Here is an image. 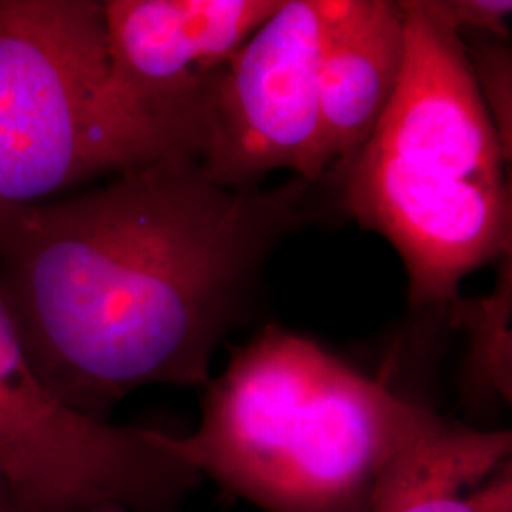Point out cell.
<instances>
[{
	"mask_svg": "<svg viewBox=\"0 0 512 512\" xmlns=\"http://www.w3.org/2000/svg\"><path fill=\"white\" fill-rule=\"evenodd\" d=\"M315 188H226L179 154L0 213V300L38 382L101 421L147 385L202 389Z\"/></svg>",
	"mask_w": 512,
	"mask_h": 512,
	"instance_id": "cell-1",
	"label": "cell"
},
{
	"mask_svg": "<svg viewBox=\"0 0 512 512\" xmlns=\"http://www.w3.org/2000/svg\"><path fill=\"white\" fill-rule=\"evenodd\" d=\"M202 391L198 429L158 437L264 512H370L389 461L439 416L277 325L232 349Z\"/></svg>",
	"mask_w": 512,
	"mask_h": 512,
	"instance_id": "cell-2",
	"label": "cell"
},
{
	"mask_svg": "<svg viewBox=\"0 0 512 512\" xmlns=\"http://www.w3.org/2000/svg\"><path fill=\"white\" fill-rule=\"evenodd\" d=\"M401 6L399 88L334 188L349 217L401 256L412 310L450 308L467 275L511 255L512 154L482 103L463 37L423 0Z\"/></svg>",
	"mask_w": 512,
	"mask_h": 512,
	"instance_id": "cell-3",
	"label": "cell"
},
{
	"mask_svg": "<svg viewBox=\"0 0 512 512\" xmlns=\"http://www.w3.org/2000/svg\"><path fill=\"white\" fill-rule=\"evenodd\" d=\"M179 154L116 88L103 2L0 0V213Z\"/></svg>",
	"mask_w": 512,
	"mask_h": 512,
	"instance_id": "cell-4",
	"label": "cell"
},
{
	"mask_svg": "<svg viewBox=\"0 0 512 512\" xmlns=\"http://www.w3.org/2000/svg\"><path fill=\"white\" fill-rule=\"evenodd\" d=\"M0 476L16 512H177L202 476L158 431L92 420L38 382L0 300Z\"/></svg>",
	"mask_w": 512,
	"mask_h": 512,
	"instance_id": "cell-5",
	"label": "cell"
},
{
	"mask_svg": "<svg viewBox=\"0 0 512 512\" xmlns=\"http://www.w3.org/2000/svg\"><path fill=\"white\" fill-rule=\"evenodd\" d=\"M329 0H283L209 93L200 164L219 186L258 188L274 171L329 184L321 55Z\"/></svg>",
	"mask_w": 512,
	"mask_h": 512,
	"instance_id": "cell-6",
	"label": "cell"
},
{
	"mask_svg": "<svg viewBox=\"0 0 512 512\" xmlns=\"http://www.w3.org/2000/svg\"><path fill=\"white\" fill-rule=\"evenodd\" d=\"M283 0H107L110 73L129 101L196 150L209 93Z\"/></svg>",
	"mask_w": 512,
	"mask_h": 512,
	"instance_id": "cell-7",
	"label": "cell"
},
{
	"mask_svg": "<svg viewBox=\"0 0 512 512\" xmlns=\"http://www.w3.org/2000/svg\"><path fill=\"white\" fill-rule=\"evenodd\" d=\"M404 59L401 2L329 0L319 86L332 186L384 118L399 88Z\"/></svg>",
	"mask_w": 512,
	"mask_h": 512,
	"instance_id": "cell-8",
	"label": "cell"
},
{
	"mask_svg": "<svg viewBox=\"0 0 512 512\" xmlns=\"http://www.w3.org/2000/svg\"><path fill=\"white\" fill-rule=\"evenodd\" d=\"M512 435L437 416L395 454L370 512H512Z\"/></svg>",
	"mask_w": 512,
	"mask_h": 512,
	"instance_id": "cell-9",
	"label": "cell"
},
{
	"mask_svg": "<svg viewBox=\"0 0 512 512\" xmlns=\"http://www.w3.org/2000/svg\"><path fill=\"white\" fill-rule=\"evenodd\" d=\"M511 255L501 258L494 293L480 300H461L448 310L452 321L471 334V374L486 391L511 401Z\"/></svg>",
	"mask_w": 512,
	"mask_h": 512,
	"instance_id": "cell-10",
	"label": "cell"
},
{
	"mask_svg": "<svg viewBox=\"0 0 512 512\" xmlns=\"http://www.w3.org/2000/svg\"><path fill=\"white\" fill-rule=\"evenodd\" d=\"M465 44L471 73L482 103L488 110L495 131L505 150L512 154V55L507 38L473 35Z\"/></svg>",
	"mask_w": 512,
	"mask_h": 512,
	"instance_id": "cell-11",
	"label": "cell"
},
{
	"mask_svg": "<svg viewBox=\"0 0 512 512\" xmlns=\"http://www.w3.org/2000/svg\"><path fill=\"white\" fill-rule=\"evenodd\" d=\"M427 12L442 25L463 35L509 37L511 0H423Z\"/></svg>",
	"mask_w": 512,
	"mask_h": 512,
	"instance_id": "cell-12",
	"label": "cell"
},
{
	"mask_svg": "<svg viewBox=\"0 0 512 512\" xmlns=\"http://www.w3.org/2000/svg\"><path fill=\"white\" fill-rule=\"evenodd\" d=\"M86 512H131L128 509H124V507H118V505H103V507H95V509H90V511Z\"/></svg>",
	"mask_w": 512,
	"mask_h": 512,
	"instance_id": "cell-13",
	"label": "cell"
},
{
	"mask_svg": "<svg viewBox=\"0 0 512 512\" xmlns=\"http://www.w3.org/2000/svg\"><path fill=\"white\" fill-rule=\"evenodd\" d=\"M0 512H16L14 507L8 503V499H6L4 494H2V499H0Z\"/></svg>",
	"mask_w": 512,
	"mask_h": 512,
	"instance_id": "cell-14",
	"label": "cell"
},
{
	"mask_svg": "<svg viewBox=\"0 0 512 512\" xmlns=\"http://www.w3.org/2000/svg\"><path fill=\"white\" fill-rule=\"evenodd\" d=\"M2 494H4V482H2V476H0V499H2Z\"/></svg>",
	"mask_w": 512,
	"mask_h": 512,
	"instance_id": "cell-15",
	"label": "cell"
}]
</instances>
